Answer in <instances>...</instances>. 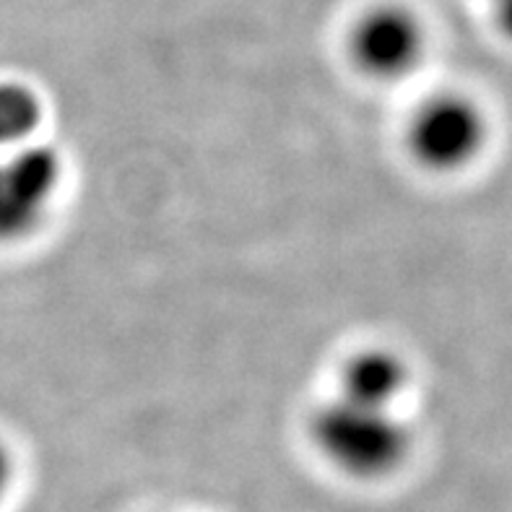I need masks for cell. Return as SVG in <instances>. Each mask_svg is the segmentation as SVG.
Segmentation results:
<instances>
[{"mask_svg": "<svg viewBox=\"0 0 512 512\" xmlns=\"http://www.w3.org/2000/svg\"><path fill=\"white\" fill-rule=\"evenodd\" d=\"M310 437L336 471L362 481L393 476L414 448L411 427L398 409H377L344 396H333L312 414Z\"/></svg>", "mask_w": 512, "mask_h": 512, "instance_id": "6da1fadb", "label": "cell"}, {"mask_svg": "<svg viewBox=\"0 0 512 512\" xmlns=\"http://www.w3.org/2000/svg\"><path fill=\"white\" fill-rule=\"evenodd\" d=\"M489 117L461 91H440L424 99L406 128V146L419 167L453 175L471 167L487 149Z\"/></svg>", "mask_w": 512, "mask_h": 512, "instance_id": "7a4b0ae2", "label": "cell"}, {"mask_svg": "<svg viewBox=\"0 0 512 512\" xmlns=\"http://www.w3.org/2000/svg\"><path fill=\"white\" fill-rule=\"evenodd\" d=\"M63 185V162L50 143L0 149V245L32 237L47 221Z\"/></svg>", "mask_w": 512, "mask_h": 512, "instance_id": "3957f363", "label": "cell"}, {"mask_svg": "<svg viewBox=\"0 0 512 512\" xmlns=\"http://www.w3.org/2000/svg\"><path fill=\"white\" fill-rule=\"evenodd\" d=\"M351 60L377 81H401L424 60L427 32L414 11L375 6L354 24L349 37Z\"/></svg>", "mask_w": 512, "mask_h": 512, "instance_id": "277c9868", "label": "cell"}, {"mask_svg": "<svg viewBox=\"0 0 512 512\" xmlns=\"http://www.w3.org/2000/svg\"><path fill=\"white\" fill-rule=\"evenodd\" d=\"M411 370L406 359L393 349L372 346L351 354L338 375L336 396L367 403L377 409H398V401L409 390Z\"/></svg>", "mask_w": 512, "mask_h": 512, "instance_id": "5b68a950", "label": "cell"}, {"mask_svg": "<svg viewBox=\"0 0 512 512\" xmlns=\"http://www.w3.org/2000/svg\"><path fill=\"white\" fill-rule=\"evenodd\" d=\"M42 117L45 107L37 91L16 81L0 84V149H16L24 143L39 141Z\"/></svg>", "mask_w": 512, "mask_h": 512, "instance_id": "8992f818", "label": "cell"}, {"mask_svg": "<svg viewBox=\"0 0 512 512\" xmlns=\"http://www.w3.org/2000/svg\"><path fill=\"white\" fill-rule=\"evenodd\" d=\"M492 13L502 37L512 42V0H492Z\"/></svg>", "mask_w": 512, "mask_h": 512, "instance_id": "52a82bcc", "label": "cell"}, {"mask_svg": "<svg viewBox=\"0 0 512 512\" xmlns=\"http://www.w3.org/2000/svg\"><path fill=\"white\" fill-rule=\"evenodd\" d=\"M13 484V453L8 445L0 440V502L6 500L8 489Z\"/></svg>", "mask_w": 512, "mask_h": 512, "instance_id": "ba28073f", "label": "cell"}]
</instances>
